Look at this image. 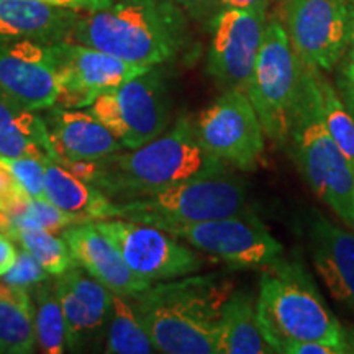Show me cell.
Here are the masks:
<instances>
[{
	"mask_svg": "<svg viewBox=\"0 0 354 354\" xmlns=\"http://www.w3.org/2000/svg\"><path fill=\"white\" fill-rule=\"evenodd\" d=\"M6 158V156H3ZM30 198H44V161L38 158H6Z\"/></svg>",
	"mask_w": 354,
	"mask_h": 354,
	"instance_id": "cell-30",
	"label": "cell"
},
{
	"mask_svg": "<svg viewBox=\"0 0 354 354\" xmlns=\"http://www.w3.org/2000/svg\"><path fill=\"white\" fill-rule=\"evenodd\" d=\"M266 24V13L241 8H221L210 21L207 74L220 88L248 92Z\"/></svg>",
	"mask_w": 354,
	"mask_h": 354,
	"instance_id": "cell-13",
	"label": "cell"
},
{
	"mask_svg": "<svg viewBox=\"0 0 354 354\" xmlns=\"http://www.w3.org/2000/svg\"><path fill=\"white\" fill-rule=\"evenodd\" d=\"M248 185L230 166H220L158 192L113 202L110 218L166 228L171 225L225 218L245 212Z\"/></svg>",
	"mask_w": 354,
	"mask_h": 354,
	"instance_id": "cell-6",
	"label": "cell"
},
{
	"mask_svg": "<svg viewBox=\"0 0 354 354\" xmlns=\"http://www.w3.org/2000/svg\"><path fill=\"white\" fill-rule=\"evenodd\" d=\"M339 68L336 73V86L338 94L344 105L354 117V50H348L339 59Z\"/></svg>",
	"mask_w": 354,
	"mask_h": 354,
	"instance_id": "cell-33",
	"label": "cell"
},
{
	"mask_svg": "<svg viewBox=\"0 0 354 354\" xmlns=\"http://www.w3.org/2000/svg\"><path fill=\"white\" fill-rule=\"evenodd\" d=\"M33 323L37 346L46 354H61L66 349V322L55 284L48 281L33 287Z\"/></svg>",
	"mask_w": 354,
	"mask_h": 354,
	"instance_id": "cell-24",
	"label": "cell"
},
{
	"mask_svg": "<svg viewBox=\"0 0 354 354\" xmlns=\"http://www.w3.org/2000/svg\"><path fill=\"white\" fill-rule=\"evenodd\" d=\"M286 149L308 187L354 228V171L325 125L318 71L307 68Z\"/></svg>",
	"mask_w": 354,
	"mask_h": 354,
	"instance_id": "cell-5",
	"label": "cell"
},
{
	"mask_svg": "<svg viewBox=\"0 0 354 354\" xmlns=\"http://www.w3.org/2000/svg\"><path fill=\"white\" fill-rule=\"evenodd\" d=\"M234 289L227 274H190L130 299L158 353L218 354L221 308Z\"/></svg>",
	"mask_w": 354,
	"mask_h": 354,
	"instance_id": "cell-1",
	"label": "cell"
},
{
	"mask_svg": "<svg viewBox=\"0 0 354 354\" xmlns=\"http://www.w3.org/2000/svg\"><path fill=\"white\" fill-rule=\"evenodd\" d=\"M162 230L233 268H264L284 256L281 243L250 209L225 218L171 225Z\"/></svg>",
	"mask_w": 354,
	"mask_h": 354,
	"instance_id": "cell-10",
	"label": "cell"
},
{
	"mask_svg": "<svg viewBox=\"0 0 354 354\" xmlns=\"http://www.w3.org/2000/svg\"><path fill=\"white\" fill-rule=\"evenodd\" d=\"M55 287L64 313L66 348L71 351H77V349L87 346L92 339H95L104 331L107 323L100 322L95 315H92L86 305L74 295V292L59 277L55 281Z\"/></svg>",
	"mask_w": 354,
	"mask_h": 354,
	"instance_id": "cell-27",
	"label": "cell"
},
{
	"mask_svg": "<svg viewBox=\"0 0 354 354\" xmlns=\"http://www.w3.org/2000/svg\"><path fill=\"white\" fill-rule=\"evenodd\" d=\"M61 234L73 254L74 263L113 294L135 297L151 286V282L136 276L128 268L120 251L92 220L69 225Z\"/></svg>",
	"mask_w": 354,
	"mask_h": 354,
	"instance_id": "cell-16",
	"label": "cell"
},
{
	"mask_svg": "<svg viewBox=\"0 0 354 354\" xmlns=\"http://www.w3.org/2000/svg\"><path fill=\"white\" fill-rule=\"evenodd\" d=\"M220 166L227 165L203 151L194 122L180 115L158 138L95 161L91 184L118 202L158 192Z\"/></svg>",
	"mask_w": 354,
	"mask_h": 354,
	"instance_id": "cell-4",
	"label": "cell"
},
{
	"mask_svg": "<svg viewBox=\"0 0 354 354\" xmlns=\"http://www.w3.org/2000/svg\"><path fill=\"white\" fill-rule=\"evenodd\" d=\"M53 51L61 88L57 105L66 109H87L102 92L122 86L153 68L66 39L53 43Z\"/></svg>",
	"mask_w": 354,
	"mask_h": 354,
	"instance_id": "cell-14",
	"label": "cell"
},
{
	"mask_svg": "<svg viewBox=\"0 0 354 354\" xmlns=\"http://www.w3.org/2000/svg\"><path fill=\"white\" fill-rule=\"evenodd\" d=\"M318 86L322 94V109L325 125L328 128L331 138L346 156L349 166L354 171V117L349 112L338 91L322 76L318 71Z\"/></svg>",
	"mask_w": 354,
	"mask_h": 354,
	"instance_id": "cell-28",
	"label": "cell"
},
{
	"mask_svg": "<svg viewBox=\"0 0 354 354\" xmlns=\"http://www.w3.org/2000/svg\"><path fill=\"white\" fill-rule=\"evenodd\" d=\"M282 25L300 61L331 71L348 51V0H282Z\"/></svg>",
	"mask_w": 354,
	"mask_h": 354,
	"instance_id": "cell-12",
	"label": "cell"
},
{
	"mask_svg": "<svg viewBox=\"0 0 354 354\" xmlns=\"http://www.w3.org/2000/svg\"><path fill=\"white\" fill-rule=\"evenodd\" d=\"M0 344L8 354H30L37 348L32 302L0 299Z\"/></svg>",
	"mask_w": 354,
	"mask_h": 354,
	"instance_id": "cell-26",
	"label": "cell"
},
{
	"mask_svg": "<svg viewBox=\"0 0 354 354\" xmlns=\"http://www.w3.org/2000/svg\"><path fill=\"white\" fill-rule=\"evenodd\" d=\"M28 201V194L17 180L6 158L0 156V203H2V209L8 215H17L24 210Z\"/></svg>",
	"mask_w": 354,
	"mask_h": 354,
	"instance_id": "cell-32",
	"label": "cell"
},
{
	"mask_svg": "<svg viewBox=\"0 0 354 354\" xmlns=\"http://www.w3.org/2000/svg\"><path fill=\"white\" fill-rule=\"evenodd\" d=\"M221 8H241V10H253L266 13L269 0H220Z\"/></svg>",
	"mask_w": 354,
	"mask_h": 354,
	"instance_id": "cell-38",
	"label": "cell"
},
{
	"mask_svg": "<svg viewBox=\"0 0 354 354\" xmlns=\"http://www.w3.org/2000/svg\"><path fill=\"white\" fill-rule=\"evenodd\" d=\"M6 351H3V348H2V344H0V354H3Z\"/></svg>",
	"mask_w": 354,
	"mask_h": 354,
	"instance_id": "cell-41",
	"label": "cell"
},
{
	"mask_svg": "<svg viewBox=\"0 0 354 354\" xmlns=\"http://www.w3.org/2000/svg\"><path fill=\"white\" fill-rule=\"evenodd\" d=\"M74 223H79L76 216L61 210L59 207H56L55 203L46 201V198H30L20 214L10 215V227H8V230L17 227H30L43 228L55 233L63 232L64 228Z\"/></svg>",
	"mask_w": 354,
	"mask_h": 354,
	"instance_id": "cell-29",
	"label": "cell"
},
{
	"mask_svg": "<svg viewBox=\"0 0 354 354\" xmlns=\"http://www.w3.org/2000/svg\"><path fill=\"white\" fill-rule=\"evenodd\" d=\"M71 37L130 63L159 66L179 56L189 30L176 0H113L79 17Z\"/></svg>",
	"mask_w": 354,
	"mask_h": 354,
	"instance_id": "cell-3",
	"label": "cell"
},
{
	"mask_svg": "<svg viewBox=\"0 0 354 354\" xmlns=\"http://www.w3.org/2000/svg\"><path fill=\"white\" fill-rule=\"evenodd\" d=\"M269 353L274 351L261 331L256 297L250 290L234 289L221 308L218 354Z\"/></svg>",
	"mask_w": 354,
	"mask_h": 354,
	"instance_id": "cell-22",
	"label": "cell"
},
{
	"mask_svg": "<svg viewBox=\"0 0 354 354\" xmlns=\"http://www.w3.org/2000/svg\"><path fill=\"white\" fill-rule=\"evenodd\" d=\"M190 19L198 24H209L221 10L220 0H176Z\"/></svg>",
	"mask_w": 354,
	"mask_h": 354,
	"instance_id": "cell-34",
	"label": "cell"
},
{
	"mask_svg": "<svg viewBox=\"0 0 354 354\" xmlns=\"http://www.w3.org/2000/svg\"><path fill=\"white\" fill-rule=\"evenodd\" d=\"M256 297L258 322L274 353L302 342H330L354 353V328H346L326 305L299 258L264 266Z\"/></svg>",
	"mask_w": 354,
	"mask_h": 354,
	"instance_id": "cell-2",
	"label": "cell"
},
{
	"mask_svg": "<svg viewBox=\"0 0 354 354\" xmlns=\"http://www.w3.org/2000/svg\"><path fill=\"white\" fill-rule=\"evenodd\" d=\"M307 238L317 274L333 299L354 313V233L312 210Z\"/></svg>",
	"mask_w": 354,
	"mask_h": 354,
	"instance_id": "cell-18",
	"label": "cell"
},
{
	"mask_svg": "<svg viewBox=\"0 0 354 354\" xmlns=\"http://www.w3.org/2000/svg\"><path fill=\"white\" fill-rule=\"evenodd\" d=\"M41 118L50 138L53 161H99L125 149L91 112L55 105L43 110Z\"/></svg>",
	"mask_w": 354,
	"mask_h": 354,
	"instance_id": "cell-17",
	"label": "cell"
},
{
	"mask_svg": "<svg viewBox=\"0 0 354 354\" xmlns=\"http://www.w3.org/2000/svg\"><path fill=\"white\" fill-rule=\"evenodd\" d=\"M0 91L33 112L57 105L61 88L53 43L0 44Z\"/></svg>",
	"mask_w": 354,
	"mask_h": 354,
	"instance_id": "cell-15",
	"label": "cell"
},
{
	"mask_svg": "<svg viewBox=\"0 0 354 354\" xmlns=\"http://www.w3.org/2000/svg\"><path fill=\"white\" fill-rule=\"evenodd\" d=\"M43 2L51 3V6L71 8V10H97L104 6L105 0H43Z\"/></svg>",
	"mask_w": 354,
	"mask_h": 354,
	"instance_id": "cell-37",
	"label": "cell"
},
{
	"mask_svg": "<svg viewBox=\"0 0 354 354\" xmlns=\"http://www.w3.org/2000/svg\"><path fill=\"white\" fill-rule=\"evenodd\" d=\"M284 354H344V349L330 342H302L287 346Z\"/></svg>",
	"mask_w": 354,
	"mask_h": 354,
	"instance_id": "cell-35",
	"label": "cell"
},
{
	"mask_svg": "<svg viewBox=\"0 0 354 354\" xmlns=\"http://www.w3.org/2000/svg\"><path fill=\"white\" fill-rule=\"evenodd\" d=\"M110 354H149L158 353L141 323L130 297L113 294L107 318V348Z\"/></svg>",
	"mask_w": 354,
	"mask_h": 354,
	"instance_id": "cell-23",
	"label": "cell"
},
{
	"mask_svg": "<svg viewBox=\"0 0 354 354\" xmlns=\"http://www.w3.org/2000/svg\"><path fill=\"white\" fill-rule=\"evenodd\" d=\"M0 156L53 159L41 115L0 91Z\"/></svg>",
	"mask_w": 354,
	"mask_h": 354,
	"instance_id": "cell-21",
	"label": "cell"
},
{
	"mask_svg": "<svg viewBox=\"0 0 354 354\" xmlns=\"http://www.w3.org/2000/svg\"><path fill=\"white\" fill-rule=\"evenodd\" d=\"M305 66L294 51L281 20L266 24L248 97L258 113L266 138L286 149L300 95Z\"/></svg>",
	"mask_w": 354,
	"mask_h": 354,
	"instance_id": "cell-7",
	"label": "cell"
},
{
	"mask_svg": "<svg viewBox=\"0 0 354 354\" xmlns=\"http://www.w3.org/2000/svg\"><path fill=\"white\" fill-rule=\"evenodd\" d=\"M0 299H13V300H20V302H26V304L32 302L28 289H20V287L8 286L3 281L0 282Z\"/></svg>",
	"mask_w": 354,
	"mask_h": 354,
	"instance_id": "cell-39",
	"label": "cell"
},
{
	"mask_svg": "<svg viewBox=\"0 0 354 354\" xmlns=\"http://www.w3.org/2000/svg\"><path fill=\"white\" fill-rule=\"evenodd\" d=\"M19 250L13 245L10 236L6 233H0V277L6 276L15 264Z\"/></svg>",
	"mask_w": 354,
	"mask_h": 354,
	"instance_id": "cell-36",
	"label": "cell"
},
{
	"mask_svg": "<svg viewBox=\"0 0 354 354\" xmlns=\"http://www.w3.org/2000/svg\"><path fill=\"white\" fill-rule=\"evenodd\" d=\"M48 277H50V272L28 251L21 250L19 251V256H17L15 264L12 266L10 271L2 276V281L8 286L30 290L39 282L48 281Z\"/></svg>",
	"mask_w": 354,
	"mask_h": 354,
	"instance_id": "cell-31",
	"label": "cell"
},
{
	"mask_svg": "<svg viewBox=\"0 0 354 354\" xmlns=\"http://www.w3.org/2000/svg\"><path fill=\"white\" fill-rule=\"evenodd\" d=\"M77 19L76 10L43 0H0V39L63 41L71 37Z\"/></svg>",
	"mask_w": 354,
	"mask_h": 354,
	"instance_id": "cell-19",
	"label": "cell"
},
{
	"mask_svg": "<svg viewBox=\"0 0 354 354\" xmlns=\"http://www.w3.org/2000/svg\"><path fill=\"white\" fill-rule=\"evenodd\" d=\"M8 236L28 251L51 276H59L76 266L68 245L63 238H57L53 232L43 228L17 227L8 230Z\"/></svg>",
	"mask_w": 354,
	"mask_h": 354,
	"instance_id": "cell-25",
	"label": "cell"
},
{
	"mask_svg": "<svg viewBox=\"0 0 354 354\" xmlns=\"http://www.w3.org/2000/svg\"><path fill=\"white\" fill-rule=\"evenodd\" d=\"M194 130L203 151L236 171L251 172L261 165L266 135L246 92L223 91L203 109Z\"/></svg>",
	"mask_w": 354,
	"mask_h": 354,
	"instance_id": "cell-9",
	"label": "cell"
},
{
	"mask_svg": "<svg viewBox=\"0 0 354 354\" xmlns=\"http://www.w3.org/2000/svg\"><path fill=\"white\" fill-rule=\"evenodd\" d=\"M44 198L79 221L105 220L112 215V198L53 159L44 161Z\"/></svg>",
	"mask_w": 354,
	"mask_h": 354,
	"instance_id": "cell-20",
	"label": "cell"
},
{
	"mask_svg": "<svg viewBox=\"0 0 354 354\" xmlns=\"http://www.w3.org/2000/svg\"><path fill=\"white\" fill-rule=\"evenodd\" d=\"M348 50H354V0H348Z\"/></svg>",
	"mask_w": 354,
	"mask_h": 354,
	"instance_id": "cell-40",
	"label": "cell"
},
{
	"mask_svg": "<svg viewBox=\"0 0 354 354\" xmlns=\"http://www.w3.org/2000/svg\"><path fill=\"white\" fill-rule=\"evenodd\" d=\"M92 221L120 251L128 268L151 284L197 274L205 266L202 256L154 225L123 218Z\"/></svg>",
	"mask_w": 354,
	"mask_h": 354,
	"instance_id": "cell-11",
	"label": "cell"
},
{
	"mask_svg": "<svg viewBox=\"0 0 354 354\" xmlns=\"http://www.w3.org/2000/svg\"><path fill=\"white\" fill-rule=\"evenodd\" d=\"M88 112L117 136L125 149L140 148L162 135L171 123V95L156 66L122 86L102 92Z\"/></svg>",
	"mask_w": 354,
	"mask_h": 354,
	"instance_id": "cell-8",
	"label": "cell"
}]
</instances>
